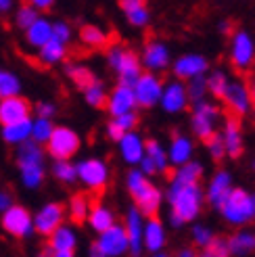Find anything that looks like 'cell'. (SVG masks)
I'll return each mask as SVG.
<instances>
[{"label":"cell","mask_w":255,"mask_h":257,"mask_svg":"<svg viewBox=\"0 0 255 257\" xmlns=\"http://www.w3.org/2000/svg\"><path fill=\"white\" fill-rule=\"evenodd\" d=\"M78 42L84 48H90V50H103V48L107 50L109 34L96 23H82L78 30Z\"/></svg>","instance_id":"obj_31"},{"label":"cell","mask_w":255,"mask_h":257,"mask_svg":"<svg viewBox=\"0 0 255 257\" xmlns=\"http://www.w3.org/2000/svg\"><path fill=\"white\" fill-rule=\"evenodd\" d=\"M78 242H80V234H78V228L73 224H63L59 226L53 234L48 236L46 240V249L59 253V251H75L78 249Z\"/></svg>","instance_id":"obj_28"},{"label":"cell","mask_w":255,"mask_h":257,"mask_svg":"<svg viewBox=\"0 0 255 257\" xmlns=\"http://www.w3.org/2000/svg\"><path fill=\"white\" fill-rule=\"evenodd\" d=\"M230 257H249L255 253V228L245 226L232 230V234L226 236Z\"/></svg>","instance_id":"obj_26"},{"label":"cell","mask_w":255,"mask_h":257,"mask_svg":"<svg viewBox=\"0 0 255 257\" xmlns=\"http://www.w3.org/2000/svg\"><path fill=\"white\" fill-rule=\"evenodd\" d=\"M186 94H188V102L190 105H197V102H203L207 100V80L205 75H201V78H195L186 82Z\"/></svg>","instance_id":"obj_45"},{"label":"cell","mask_w":255,"mask_h":257,"mask_svg":"<svg viewBox=\"0 0 255 257\" xmlns=\"http://www.w3.org/2000/svg\"><path fill=\"white\" fill-rule=\"evenodd\" d=\"M78 182L90 195H103L111 182V165L103 157H86L75 163Z\"/></svg>","instance_id":"obj_7"},{"label":"cell","mask_w":255,"mask_h":257,"mask_svg":"<svg viewBox=\"0 0 255 257\" xmlns=\"http://www.w3.org/2000/svg\"><path fill=\"white\" fill-rule=\"evenodd\" d=\"M86 224H88V228H90L94 234H100V232H105V230H109L111 226L117 224V213L113 211L107 203L94 201L90 205V211H88Z\"/></svg>","instance_id":"obj_27"},{"label":"cell","mask_w":255,"mask_h":257,"mask_svg":"<svg viewBox=\"0 0 255 257\" xmlns=\"http://www.w3.org/2000/svg\"><path fill=\"white\" fill-rule=\"evenodd\" d=\"M151 257H172V255H170V253H165V251H163V253H155V255H151Z\"/></svg>","instance_id":"obj_62"},{"label":"cell","mask_w":255,"mask_h":257,"mask_svg":"<svg viewBox=\"0 0 255 257\" xmlns=\"http://www.w3.org/2000/svg\"><path fill=\"white\" fill-rule=\"evenodd\" d=\"M213 240H215V232L209 226H205V224H193L190 226V242H193V247L197 251L207 249Z\"/></svg>","instance_id":"obj_43"},{"label":"cell","mask_w":255,"mask_h":257,"mask_svg":"<svg viewBox=\"0 0 255 257\" xmlns=\"http://www.w3.org/2000/svg\"><path fill=\"white\" fill-rule=\"evenodd\" d=\"M222 105L226 107V111L230 113V117H247L253 111V100H251V92H249V84L243 78H230V84L224 90L222 94Z\"/></svg>","instance_id":"obj_10"},{"label":"cell","mask_w":255,"mask_h":257,"mask_svg":"<svg viewBox=\"0 0 255 257\" xmlns=\"http://www.w3.org/2000/svg\"><path fill=\"white\" fill-rule=\"evenodd\" d=\"M249 84V92H251V100H253V105H255V75H253V78L247 82Z\"/></svg>","instance_id":"obj_57"},{"label":"cell","mask_w":255,"mask_h":257,"mask_svg":"<svg viewBox=\"0 0 255 257\" xmlns=\"http://www.w3.org/2000/svg\"><path fill=\"white\" fill-rule=\"evenodd\" d=\"M145 220L147 217L140 213L134 205L128 207L125 213H123V220H121V226L128 234V242H130V255L132 257H140L145 253L143 249V230H145Z\"/></svg>","instance_id":"obj_20"},{"label":"cell","mask_w":255,"mask_h":257,"mask_svg":"<svg viewBox=\"0 0 255 257\" xmlns=\"http://www.w3.org/2000/svg\"><path fill=\"white\" fill-rule=\"evenodd\" d=\"M113 121H115V125L119 127L123 134H128V132H136V130H138V123H140V115H138V111H132V113L119 115V117H115Z\"/></svg>","instance_id":"obj_48"},{"label":"cell","mask_w":255,"mask_h":257,"mask_svg":"<svg viewBox=\"0 0 255 257\" xmlns=\"http://www.w3.org/2000/svg\"><path fill=\"white\" fill-rule=\"evenodd\" d=\"M13 205H15V197H13V192L9 188H0V215L5 211H9Z\"/></svg>","instance_id":"obj_51"},{"label":"cell","mask_w":255,"mask_h":257,"mask_svg":"<svg viewBox=\"0 0 255 257\" xmlns=\"http://www.w3.org/2000/svg\"><path fill=\"white\" fill-rule=\"evenodd\" d=\"M228 63L238 73L245 75L255 67V38L251 32L236 28L228 44Z\"/></svg>","instance_id":"obj_8"},{"label":"cell","mask_w":255,"mask_h":257,"mask_svg":"<svg viewBox=\"0 0 255 257\" xmlns=\"http://www.w3.org/2000/svg\"><path fill=\"white\" fill-rule=\"evenodd\" d=\"M88 257H105L103 253H98V249L94 245H90V251H88Z\"/></svg>","instance_id":"obj_59"},{"label":"cell","mask_w":255,"mask_h":257,"mask_svg":"<svg viewBox=\"0 0 255 257\" xmlns=\"http://www.w3.org/2000/svg\"><path fill=\"white\" fill-rule=\"evenodd\" d=\"M224 121V111L215 100H203L197 105H190V117H188V127L190 136L195 140H203L220 132V123Z\"/></svg>","instance_id":"obj_5"},{"label":"cell","mask_w":255,"mask_h":257,"mask_svg":"<svg viewBox=\"0 0 255 257\" xmlns=\"http://www.w3.org/2000/svg\"><path fill=\"white\" fill-rule=\"evenodd\" d=\"M90 197L88 192H73L69 197L67 205H65V211H67V217L71 220V224H86V217H88V211H90Z\"/></svg>","instance_id":"obj_34"},{"label":"cell","mask_w":255,"mask_h":257,"mask_svg":"<svg viewBox=\"0 0 255 257\" xmlns=\"http://www.w3.org/2000/svg\"><path fill=\"white\" fill-rule=\"evenodd\" d=\"M234 188V180H232V174L228 170H218L213 172L211 178L207 180V186L203 188L205 192V203L209 205L211 209L220 211V207L224 205V201L228 199V195L232 192Z\"/></svg>","instance_id":"obj_17"},{"label":"cell","mask_w":255,"mask_h":257,"mask_svg":"<svg viewBox=\"0 0 255 257\" xmlns=\"http://www.w3.org/2000/svg\"><path fill=\"white\" fill-rule=\"evenodd\" d=\"M251 170H253V172H255V157H253V159H251Z\"/></svg>","instance_id":"obj_63"},{"label":"cell","mask_w":255,"mask_h":257,"mask_svg":"<svg viewBox=\"0 0 255 257\" xmlns=\"http://www.w3.org/2000/svg\"><path fill=\"white\" fill-rule=\"evenodd\" d=\"M199 257H213V255H211L207 249H203V251H199Z\"/></svg>","instance_id":"obj_61"},{"label":"cell","mask_w":255,"mask_h":257,"mask_svg":"<svg viewBox=\"0 0 255 257\" xmlns=\"http://www.w3.org/2000/svg\"><path fill=\"white\" fill-rule=\"evenodd\" d=\"M15 163L19 170V180L28 190H36L46 180V153L44 147L28 140L15 149Z\"/></svg>","instance_id":"obj_3"},{"label":"cell","mask_w":255,"mask_h":257,"mask_svg":"<svg viewBox=\"0 0 255 257\" xmlns=\"http://www.w3.org/2000/svg\"><path fill=\"white\" fill-rule=\"evenodd\" d=\"M145 147H147V138L138 130L136 132H128L117 140V153H119L121 161L125 165H130V170L138 168V163L143 161Z\"/></svg>","instance_id":"obj_22"},{"label":"cell","mask_w":255,"mask_h":257,"mask_svg":"<svg viewBox=\"0 0 255 257\" xmlns=\"http://www.w3.org/2000/svg\"><path fill=\"white\" fill-rule=\"evenodd\" d=\"M65 220H67L65 205L59 201H48L34 213V230L36 234L48 238L59 226L65 224Z\"/></svg>","instance_id":"obj_15"},{"label":"cell","mask_w":255,"mask_h":257,"mask_svg":"<svg viewBox=\"0 0 255 257\" xmlns=\"http://www.w3.org/2000/svg\"><path fill=\"white\" fill-rule=\"evenodd\" d=\"M234 23L230 21V19H222L220 23H218V32L222 34V36H228V38H230L232 34H234Z\"/></svg>","instance_id":"obj_53"},{"label":"cell","mask_w":255,"mask_h":257,"mask_svg":"<svg viewBox=\"0 0 255 257\" xmlns=\"http://www.w3.org/2000/svg\"><path fill=\"white\" fill-rule=\"evenodd\" d=\"M53 257H75V251H59V253H53Z\"/></svg>","instance_id":"obj_58"},{"label":"cell","mask_w":255,"mask_h":257,"mask_svg":"<svg viewBox=\"0 0 255 257\" xmlns=\"http://www.w3.org/2000/svg\"><path fill=\"white\" fill-rule=\"evenodd\" d=\"M82 149V136L69 125H55L53 136L44 145V153L53 161H71Z\"/></svg>","instance_id":"obj_9"},{"label":"cell","mask_w":255,"mask_h":257,"mask_svg":"<svg viewBox=\"0 0 255 257\" xmlns=\"http://www.w3.org/2000/svg\"><path fill=\"white\" fill-rule=\"evenodd\" d=\"M0 228L17 240H28L36 234L34 230V213L25 205L15 203L9 211L0 215Z\"/></svg>","instance_id":"obj_11"},{"label":"cell","mask_w":255,"mask_h":257,"mask_svg":"<svg viewBox=\"0 0 255 257\" xmlns=\"http://www.w3.org/2000/svg\"><path fill=\"white\" fill-rule=\"evenodd\" d=\"M168 161L172 168H182L184 163L195 159V138L186 132H174L170 138Z\"/></svg>","instance_id":"obj_21"},{"label":"cell","mask_w":255,"mask_h":257,"mask_svg":"<svg viewBox=\"0 0 255 257\" xmlns=\"http://www.w3.org/2000/svg\"><path fill=\"white\" fill-rule=\"evenodd\" d=\"M123 186H125V192L132 199V205L145 217H157L159 215V209L163 207L165 197H163V190L159 188V184L155 180L143 176L136 168H132V170L125 172Z\"/></svg>","instance_id":"obj_2"},{"label":"cell","mask_w":255,"mask_h":257,"mask_svg":"<svg viewBox=\"0 0 255 257\" xmlns=\"http://www.w3.org/2000/svg\"><path fill=\"white\" fill-rule=\"evenodd\" d=\"M207 251L213 257H230V251H228V242L226 236H215V240L207 247Z\"/></svg>","instance_id":"obj_50"},{"label":"cell","mask_w":255,"mask_h":257,"mask_svg":"<svg viewBox=\"0 0 255 257\" xmlns=\"http://www.w3.org/2000/svg\"><path fill=\"white\" fill-rule=\"evenodd\" d=\"M205 151H207V155L211 157V161H222V159L226 157V149H224V143H222L220 132L213 134L211 138L205 140Z\"/></svg>","instance_id":"obj_47"},{"label":"cell","mask_w":255,"mask_h":257,"mask_svg":"<svg viewBox=\"0 0 255 257\" xmlns=\"http://www.w3.org/2000/svg\"><path fill=\"white\" fill-rule=\"evenodd\" d=\"M36 257H53V251H48V249H46V247H44V249H42V251H40V253H38V255H36Z\"/></svg>","instance_id":"obj_60"},{"label":"cell","mask_w":255,"mask_h":257,"mask_svg":"<svg viewBox=\"0 0 255 257\" xmlns=\"http://www.w3.org/2000/svg\"><path fill=\"white\" fill-rule=\"evenodd\" d=\"M123 13L125 21L132 25V28L143 30L151 23V9L145 0H119L117 5Z\"/></svg>","instance_id":"obj_30"},{"label":"cell","mask_w":255,"mask_h":257,"mask_svg":"<svg viewBox=\"0 0 255 257\" xmlns=\"http://www.w3.org/2000/svg\"><path fill=\"white\" fill-rule=\"evenodd\" d=\"M38 13H44V11H50V9H53V0H32V3H30Z\"/></svg>","instance_id":"obj_55"},{"label":"cell","mask_w":255,"mask_h":257,"mask_svg":"<svg viewBox=\"0 0 255 257\" xmlns=\"http://www.w3.org/2000/svg\"><path fill=\"white\" fill-rule=\"evenodd\" d=\"M38 19H40V13H38L30 3L19 5V7H15V11H13V25H15L19 32H25Z\"/></svg>","instance_id":"obj_41"},{"label":"cell","mask_w":255,"mask_h":257,"mask_svg":"<svg viewBox=\"0 0 255 257\" xmlns=\"http://www.w3.org/2000/svg\"><path fill=\"white\" fill-rule=\"evenodd\" d=\"M203 174H205V165L199 159H193L184 163L182 168H176V172L172 174L170 180H176V182H184V184H201Z\"/></svg>","instance_id":"obj_36"},{"label":"cell","mask_w":255,"mask_h":257,"mask_svg":"<svg viewBox=\"0 0 255 257\" xmlns=\"http://www.w3.org/2000/svg\"><path fill=\"white\" fill-rule=\"evenodd\" d=\"M205 80H207V94L213 96L215 100H220L224 90L228 88V84H230V75H228L226 69L218 67V69H211L205 75Z\"/></svg>","instance_id":"obj_39"},{"label":"cell","mask_w":255,"mask_h":257,"mask_svg":"<svg viewBox=\"0 0 255 257\" xmlns=\"http://www.w3.org/2000/svg\"><path fill=\"white\" fill-rule=\"evenodd\" d=\"M63 71H65V78H67L75 88H78V90H82V92L96 80L94 71L88 67V65H84V63H78V61H69V63H65Z\"/></svg>","instance_id":"obj_33"},{"label":"cell","mask_w":255,"mask_h":257,"mask_svg":"<svg viewBox=\"0 0 255 257\" xmlns=\"http://www.w3.org/2000/svg\"><path fill=\"white\" fill-rule=\"evenodd\" d=\"M32 111H34V105L25 96L3 98L0 100V127L32 119Z\"/></svg>","instance_id":"obj_24"},{"label":"cell","mask_w":255,"mask_h":257,"mask_svg":"<svg viewBox=\"0 0 255 257\" xmlns=\"http://www.w3.org/2000/svg\"><path fill=\"white\" fill-rule=\"evenodd\" d=\"M0 138L3 143L17 149L23 143L32 140V119H25V121H17V123H11V125H3L0 127Z\"/></svg>","instance_id":"obj_32"},{"label":"cell","mask_w":255,"mask_h":257,"mask_svg":"<svg viewBox=\"0 0 255 257\" xmlns=\"http://www.w3.org/2000/svg\"><path fill=\"white\" fill-rule=\"evenodd\" d=\"M92 245L105 257H125V255H130V242H128V234H125L121 222L111 226L109 230H105V232L96 234V240L92 242Z\"/></svg>","instance_id":"obj_16"},{"label":"cell","mask_w":255,"mask_h":257,"mask_svg":"<svg viewBox=\"0 0 255 257\" xmlns=\"http://www.w3.org/2000/svg\"><path fill=\"white\" fill-rule=\"evenodd\" d=\"M50 174H53V178L61 184L71 186V184L78 182V170H75L73 161H53Z\"/></svg>","instance_id":"obj_42"},{"label":"cell","mask_w":255,"mask_h":257,"mask_svg":"<svg viewBox=\"0 0 255 257\" xmlns=\"http://www.w3.org/2000/svg\"><path fill=\"white\" fill-rule=\"evenodd\" d=\"M105 61H107V67L115 75L117 86L132 88L134 82L140 78V73H143L138 53H134L132 48H128L123 44H109L105 50Z\"/></svg>","instance_id":"obj_4"},{"label":"cell","mask_w":255,"mask_h":257,"mask_svg":"<svg viewBox=\"0 0 255 257\" xmlns=\"http://www.w3.org/2000/svg\"><path fill=\"white\" fill-rule=\"evenodd\" d=\"M13 11H15V3L13 0H0V17H7Z\"/></svg>","instance_id":"obj_56"},{"label":"cell","mask_w":255,"mask_h":257,"mask_svg":"<svg viewBox=\"0 0 255 257\" xmlns=\"http://www.w3.org/2000/svg\"><path fill=\"white\" fill-rule=\"evenodd\" d=\"M53 130H55V121H48V119H32V140L36 145L44 147L50 136H53Z\"/></svg>","instance_id":"obj_44"},{"label":"cell","mask_w":255,"mask_h":257,"mask_svg":"<svg viewBox=\"0 0 255 257\" xmlns=\"http://www.w3.org/2000/svg\"><path fill=\"white\" fill-rule=\"evenodd\" d=\"M253 220H255V195H253Z\"/></svg>","instance_id":"obj_64"},{"label":"cell","mask_w":255,"mask_h":257,"mask_svg":"<svg viewBox=\"0 0 255 257\" xmlns=\"http://www.w3.org/2000/svg\"><path fill=\"white\" fill-rule=\"evenodd\" d=\"M220 136H222V143L226 149V157L240 159V155H243V151H245V136H243V123H240V119L226 115L222 121Z\"/></svg>","instance_id":"obj_18"},{"label":"cell","mask_w":255,"mask_h":257,"mask_svg":"<svg viewBox=\"0 0 255 257\" xmlns=\"http://www.w3.org/2000/svg\"><path fill=\"white\" fill-rule=\"evenodd\" d=\"M105 134H107V138L111 140V143H115V145H117V140L123 136V132L115 125V121H113V119L107 121V125H105Z\"/></svg>","instance_id":"obj_52"},{"label":"cell","mask_w":255,"mask_h":257,"mask_svg":"<svg viewBox=\"0 0 255 257\" xmlns=\"http://www.w3.org/2000/svg\"><path fill=\"white\" fill-rule=\"evenodd\" d=\"M163 80L161 75L155 73H147L143 71L140 78L134 82L132 92H134V100H136V109H153L159 107L161 100V92H163Z\"/></svg>","instance_id":"obj_13"},{"label":"cell","mask_w":255,"mask_h":257,"mask_svg":"<svg viewBox=\"0 0 255 257\" xmlns=\"http://www.w3.org/2000/svg\"><path fill=\"white\" fill-rule=\"evenodd\" d=\"M21 90H23V82L17 73L9 69H0V100L21 96Z\"/></svg>","instance_id":"obj_40"},{"label":"cell","mask_w":255,"mask_h":257,"mask_svg":"<svg viewBox=\"0 0 255 257\" xmlns=\"http://www.w3.org/2000/svg\"><path fill=\"white\" fill-rule=\"evenodd\" d=\"M36 117L38 119H48V121H53L57 117V113H59V107H57V102L53 100H40V102H36Z\"/></svg>","instance_id":"obj_49"},{"label":"cell","mask_w":255,"mask_h":257,"mask_svg":"<svg viewBox=\"0 0 255 257\" xmlns=\"http://www.w3.org/2000/svg\"><path fill=\"white\" fill-rule=\"evenodd\" d=\"M53 40L69 46L73 42V28H71V23L63 21V19L53 21Z\"/></svg>","instance_id":"obj_46"},{"label":"cell","mask_w":255,"mask_h":257,"mask_svg":"<svg viewBox=\"0 0 255 257\" xmlns=\"http://www.w3.org/2000/svg\"><path fill=\"white\" fill-rule=\"evenodd\" d=\"M38 63L42 67H55L67 61V46L57 40H48L40 50H38Z\"/></svg>","instance_id":"obj_35"},{"label":"cell","mask_w":255,"mask_h":257,"mask_svg":"<svg viewBox=\"0 0 255 257\" xmlns=\"http://www.w3.org/2000/svg\"><path fill=\"white\" fill-rule=\"evenodd\" d=\"M220 215L234 230L249 226L253 222V195L243 186H234L220 207Z\"/></svg>","instance_id":"obj_6"},{"label":"cell","mask_w":255,"mask_h":257,"mask_svg":"<svg viewBox=\"0 0 255 257\" xmlns=\"http://www.w3.org/2000/svg\"><path fill=\"white\" fill-rule=\"evenodd\" d=\"M105 109H107V113L111 115V119H115V117H119V115H125V113L138 111V109H136V100H134L132 88L117 86V84H115V86L109 90Z\"/></svg>","instance_id":"obj_25"},{"label":"cell","mask_w":255,"mask_h":257,"mask_svg":"<svg viewBox=\"0 0 255 257\" xmlns=\"http://www.w3.org/2000/svg\"><path fill=\"white\" fill-rule=\"evenodd\" d=\"M170 69L174 73V80L186 84L190 80L209 73V59L205 55H201V53H184L180 57L172 59Z\"/></svg>","instance_id":"obj_14"},{"label":"cell","mask_w":255,"mask_h":257,"mask_svg":"<svg viewBox=\"0 0 255 257\" xmlns=\"http://www.w3.org/2000/svg\"><path fill=\"white\" fill-rule=\"evenodd\" d=\"M23 38H25V46L38 53L48 40H53V21L40 15V19L23 32Z\"/></svg>","instance_id":"obj_29"},{"label":"cell","mask_w":255,"mask_h":257,"mask_svg":"<svg viewBox=\"0 0 255 257\" xmlns=\"http://www.w3.org/2000/svg\"><path fill=\"white\" fill-rule=\"evenodd\" d=\"M168 247V228H165L163 220L157 217H147L145 220V230H143V249L149 255L163 253Z\"/></svg>","instance_id":"obj_23"},{"label":"cell","mask_w":255,"mask_h":257,"mask_svg":"<svg viewBox=\"0 0 255 257\" xmlns=\"http://www.w3.org/2000/svg\"><path fill=\"white\" fill-rule=\"evenodd\" d=\"M172 257H199V251L193 247V245H186V247H180Z\"/></svg>","instance_id":"obj_54"},{"label":"cell","mask_w":255,"mask_h":257,"mask_svg":"<svg viewBox=\"0 0 255 257\" xmlns=\"http://www.w3.org/2000/svg\"><path fill=\"white\" fill-rule=\"evenodd\" d=\"M140 65H143V71L147 73H163L172 67V50L159 38H149V40L143 44L138 53Z\"/></svg>","instance_id":"obj_12"},{"label":"cell","mask_w":255,"mask_h":257,"mask_svg":"<svg viewBox=\"0 0 255 257\" xmlns=\"http://www.w3.org/2000/svg\"><path fill=\"white\" fill-rule=\"evenodd\" d=\"M159 107L163 109V113L168 115H178L184 113L190 102H188V94H186V84L178 82V80H170L163 84V92H161V100Z\"/></svg>","instance_id":"obj_19"},{"label":"cell","mask_w":255,"mask_h":257,"mask_svg":"<svg viewBox=\"0 0 255 257\" xmlns=\"http://www.w3.org/2000/svg\"><path fill=\"white\" fill-rule=\"evenodd\" d=\"M145 155L153 161L157 174H165L170 170V161H168V149L161 145V140L157 138H147V147H145Z\"/></svg>","instance_id":"obj_37"},{"label":"cell","mask_w":255,"mask_h":257,"mask_svg":"<svg viewBox=\"0 0 255 257\" xmlns=\"http://www.w3.org/2000/svg\"><path fill=\"white\" fill-rule=\"evenodd\" d=\"M165 203L170 205L168 222L172 228H182L186 224H195L205 205V192L201 184H184L170 180L168 188L163 190Z\"/></svg>","instance_id":"obj_1"},{"label":"cell","mask_w":255,"mask_h":257,"mask_svg":"<svg viewBox=\"0 0 255 257\" xmlns=\"http://www.w3.org/2000/svg\"><path fill=\"white\" fill-rule=\"evenodd\" d=\"M84 100H86V105L88 107H92V109H105L107 105V96H109V88L103 80H94L90 86H88L84 90Z\"/></svg>","instance_id":"obj_38"}]
</instances>
